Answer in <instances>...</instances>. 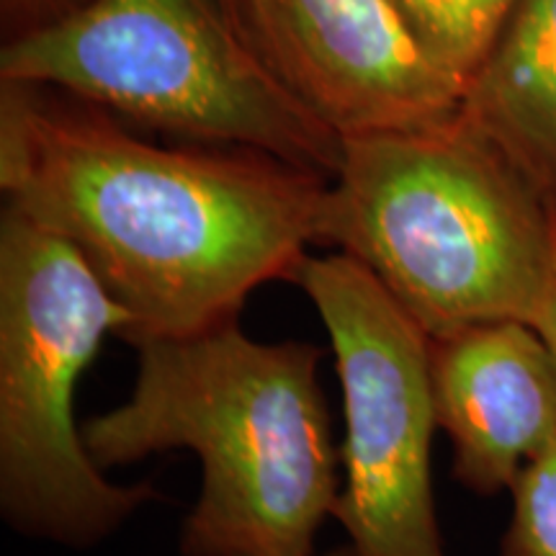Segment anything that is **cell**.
<instances>
[{"mask_svg":"<svg viewBox=\"0 0 556 556\" xmlns=\"http://www.w3.org/2000/svg\"><path fill=\"white\" fill-rule=\"evenodd\" d=\"M131 315L73 242L21 208L0 214V516L21 536L93 548L142 507L152 482L103 475L75 420V389Z\"/></svg>","mask_w":556,"mask_h":556,"instance_id":"5b68a950","label":"cell"},{"mask_svg":"<svg viewBox=\"0 0 556 556\" xmlns=\"http://www.w3.org/2000/svg\"><path fill=\"white\" fill-rule=\"evenodd\" d=\"M289 283L315 304L343 392L332 518L361 556H448L430 475V338L364 263L338 250L307 255Z\"/></svg>","mask_w":556,"mask_h":556,"instance_id":"8992f818","label":"cell"},{"mask_svg":"<svg viewBox=\"0 0 556 556\" xmlns=\"http://www.w3.org/2000/svg\"><path fill=\"white\" fill-rule=\"evenodd\" d=\"M539 328L544 336L548 338V343L554 345L556 351V278H554V287H552V294H548V302L546 307L541 309V317H539Z\"/></svg>","mask_w":556,"mask_h":556,"instance_id":"4fadbf2b","label":"cell"},{"mask_svg":"<svg viewBox=\"0 0 556 556\" xmlns=\"http://www.w3.org/2000/svg\"><path fill=\"white\" fill-rule=\"evenodd\" d=\"M323 556H361L356 548H353L351 544L348 546H338V548H332V552H328V554H323Z\"/></svg>","mask_w":556,"mask_h":556,"instance_id":"5bb4252c","label":"cell"},{"mask_svg":"<svg viewBox=\"0 0 556 556\" xmlns=\"http://www.w3.org/2000/svg\"><path fill=\"white\" fill-rule=\"evenodd\" d=\"M0 83L54 88L168 135L332 178L343 137L278 78L225 0H88L0 50Z\"/></svg>","mask_w":556,"mask_h":556,"instance_id":"277c9868","label":"cell"},{"mask_svg":"<svg viewBox=\"0 0 556 556\" xmlns=\"http://www.w3.org/2000/svg\"><path fill=\"white\" fill-rule=\"evenodd\" d=\"M462 114L556 208V0H513Z\"/></svg>","mask_w":556,"mask_h":556,"instance_id":"9c48e42d","label":"cell"},{"mask_svg":"<svg viewBox=\"0 0 556 556\" xmlns=\"http://www.w3.org/2000/svg\"><path fill=\"white\" fill-rule=\"evenodd\" d=\"M131 348L129 397L80 426L90 458L106 471L176 448L197 454L201 490L180 556H315L340 497L323 351L261 343L240 319Z\"/></svg>","mask_w":556,"mask_h":556,"instance_id":"7a4b0ae2","label":"cell"},{"mask_svg":"<svg viewBox=\"0 0 556 556\" xmlns=\"http://www.w3.org/2000/svg\"><path fill=\"white\" fill-rule=\"evenodd\" d=\"M278 78L340 137L454 119L464 90L392 0H229Z\"/></svg>","mask_w":556,"mask_h":556,"instance_id":"52a82bcc","label":"cell"},{"mask_svg":"<svg viewBox=\"0 0 556 556\" xmlns=\"http://www.w3.org/2000/svg\"><path fill=\"white\" fill-rule=\"evenodd\" d=\"M430 381L454 479L479 497L510 490L556 441V351L539 325L497 319L430 340Z\"/></svg>","mask_w":556,"mask_h":556,"instance_id":"ba28073f","label":"cell"},{"mask_svg":"<svg viewBox=\"0 0 556 556\" xmlns=\"http://www.w3.org/2000/svg\"><path fill=\"white\" fill-rule=\"evenodd\" d=\"M330 178L245 148H160L96 106L0 86V191L73 242L131 315L122 340L240 319L319 242Z\"/></svg>","mask_w":556,"mask_h":556,"instance_id":"6da1fadb","label":"cell"},{"mask_svg":"<svg viewBox=\"0 0 556 556\" xmlns=\"http://www.w3.org/2000/svg\"><path fill=\"white\" fill-rule=\"evenodd\" d=\"M225 3H227V5H229V0H225Z\"/></svg>","mask_w":556,"mask_h":556,"instance_id":"9a60e30c","label":"cell"},{"mask_svg":"<svg viewBox=\"0 0 556 556\" xmlns=\"http://www.w3.org/2000/svg\"><path fill=\"white\" fill-rule=\"evenodd\" d=\"M83 3L88 0H0V11H3L5 29L11 31L9 39H13L65 16Z\"/></svg>","mask_w":556,"mask_h":556,"instance_id":"7c38bea8","label":"cell"},{"mask_svg":"<svg viewBox=\"0 0 556 556\" xmlns=\"http://www.w3.org/2000/svg\"><path fill=\"white\" fill-rule=\"evenodd\" d=\"M317 245L364 263L430 340L536 325L556 278V208L458 111L345 135Z\"/></svg>","mask_w":556,"mask_h":556,"instance_id":"3957f363","label":"cell"},{"mask_svg":"<svg viewBox=\"0 0 556 556\" xmlns=\"http://www.w3.org/2000/svg\"><path fill=\"white\" fill-rule=\"evenodd\" d=\"M507 492L513 513L500 556H556V441L526 464Z\"/></svg>","mask_w":556,"mask_h":556,"instance_id":"8fae6325","label":"cell"},{"mask_svg":"<svg viewBox=\"0 0 556 556\" xmlns=\"http://www.w3.org/2000/svg\"><path fill=\"white\" fill-rule=\"evenodd\" d=\"M420 50L467 93L513 0H392Z\"/></svg>","mask_w":556,"mask_h":556,"instance_id":"30bf717a","label":"cell"}]
</instances>
